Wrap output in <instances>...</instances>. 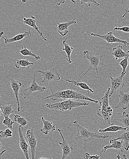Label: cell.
<instances>
[{
	"mask_svg": "<svg viewBox=\"0 0 129 159\" xmlns=\"http://www.w3.org/2000/svg\"><path fill=\"white\" fill-rule=\"evenodd\" d=\"M51 94L48 96L46 98H42L44 99H49L53 101H56L59 99L68 100H76V101H87L93 102L95 104H97L99 102L97 100L91 99L89 96V93L87 92V94H84L77 91H74L71 88L70 89L61 91H56L53 92L52 89L51 88Z\"/></svg>",
	"mask_w": 129,
	"mask_h": 159,
	"instance_id": "cell-1",
	"label": "cell"
},
{
	"mask_svg": "<svg viewBox=\"0 0 129 159\" xmlns=\"http://www.w3.org/2000/svg\"><path fill=\"white\" fill-rule=\"evenodd\" d=\"M73 124L77 130V134L74 137L75 141L81 140L84 142H90L94 139H104L109 138V136L94 133L90 129L83 127L79 124L78 120L73 121Z\"/></svg>",
	"mask_w": 129,
	"mask_h": 159,
	"instance_id": "cell-2",
	"label": "cell"
},
{
	"mask_svg": "<svg viewBox=\"0 0 129 159\" xmlns=\"http://www.w3.org/2000/svg\"><path fill=\"white\" fill-rule=\"evenodd\" d=\"M110 91V88H109L104 96L101 98V101L99 102L101 108L97 110V115L103 120L105 123L111 125H113V123H111V117L113 114V110L109 103V96Z\"/></svg>",
	"mask_w": 129,
	"mask_h": 159,
	"instance_id": "cell-3",
	"label": "cell"
},
{
	"mask_svg": "<svg viewBox=\"0 0 129 159\" xmlns=\"http://www.w3.org/2000/svg\"><path fill=\"white\" fill-rule=\"evenodd\" d=\"M89 105V103L84 101L82 102L72 99H68L62 102L54 103H46V107L51 110H59L64 112L72 111L73 109L78 107L88 106Z\"/></svg>",
	"mask_w": 129,
	"mask_h": 159,
	"instance_id": "cell-4",
	"label": "cell"
},
{
	"mask_svg": "<svg viewBox=\"0 0 129 159\" xmlns=\"http://www.w3.org/2000/svg\"><path fill=\"white\" fill-rule=\"evenodd\" d=\"M82 54L84 59H87L88 60L90 65L89 67L82 76H85L88 72L93 70H95L96 73L99 75L98 67L100 66H104L105 65V64L103 63L102 61L103 56L98 53H95L87 50L84 51Z\"/></svg>",
	"mask_w": 129,
	"mask_h": 159,
	"instance_id": "cell-5",
	"label": "cell"
},
{
	"mask_svg": "<svg viewBox=\"0 0 129 159\" xmlns=\"http://www.w3.org/2000/svg\"><path fill=\"white\" fill-rule=\"evenodd\" d=\"M35 74L40 73L43 77V79L40 81L44 84H51L59 81L61 79V75L56 69H50L48 71L38 70L35 73Z\"/></svg>",
	"mask_w": 129,
	"mask_h": 159,
	"instance_id": "cell-6",
	"label": "cell"
},
{
	"mask_svg": "<svg viewBox=\"0 0 129 159\" xmlns=\"http://www.w3.org/2000/svg\"><path fill=\"white\" fill-rule=\"evenodd\" d=\"M91 35L92 36H96V37H100L102 38L103 40L105 41L108 44H112L113 43H122L125 45L129 47V43L127 41L125 40H121L117 38L116 36L113 35L112 32H109L107 33L105 35H100L94 33H91Z\"/></svg>",
	"mask_w": 129,
	"mask_h": 159,
	"instance_id": "cell-7",
	"label": "cell"
},
{
	"mask_svg": "<svg viewBox=\"0 0 129 159\" xmlns=\"http://www.w3.org/2000/svg\"><path fill=\"white\" fill-rule=\"evenodd\" d=\"M34 128L35 127H33L31 129L27 130L26 134V137L30 147L31 159H35V152L37 143V139L34 134Z\"/></svg>",
	"mask_w": 129,
	"mask_h": 159,
	"instance_id": "cell-8",
	"label": "cell"
},
{
	"mask_svg": "<svg viewBox=\"0 0 129 159\" xmlns=\"http://www.w3.org/2000/svg\"><path fill=\"white\" fill-rule=\"evenodd\" d=\"M35 73L33 74V79L30 85L24 90V99H25L29 96L35 92L38 93H43L44 91L47 89V88L45 87H41L38 85L35 81Z\"/></svg>",
	"mask_w": 129,
	"mask_h": 159,
	"instance_id": "cell-9",
	"label": "cell"
},
{
	"mask_svg": "<svg viewBox=\"0 0 129 159\" xmlns=\"http://www.w3.org/2000/svg\"><path fill=\"white\" fill-rule=\"evenodd\" d=\"M125 75H121L118 77L113 78L110 77V78L111 93L109 94V98L111 97L114 93L118 90H121L122 88H125V85L123 81V77Z\"/></svg>",
	"mask_w": 129,
	"mask_h": 159,
	"instance_id": "cell-10",
	"label": "cell"
},
{
	"mask_svg": "<svg viewBox=\"0 0 129 159\" xmlns=\"http://www.w3.org/2000/svg\"><path fill=\"white\" fill-rule=\"evenodd\" d=\"M59 134L62 139V142H59V144L61 147L63 151L62 158L61 159H65L70 155L73 150V148L72 147L69 143L66 140L62 134V131L60 129H58Z\"/></svg>",
	"mask_w": 129,
	"mask_h": 159,
	"instance_id": "cell-11",
	"label": "cell"
},
{
	"mask_svg": "<svg viewBox=\"0 0 129 159\" xmlns=\"http://www.w3.org/2000/svg\"><path fill=\"white\" fill-rule=\"evenodd\" d=\"M24 128L21 125H20L18 128L19 131V138H20V147L26 159H29V146L27 143L23 135V131Z\"/></svg>",
	"mask_w": 129,
	"mask_h": 159,
	"instance_id": "cell-12",
	"label": "cell"
},
{
	"mask_svg": "<svg viewBox=\"0 0 129 159\" xmlns=\"http://www.w3.org/2000/svg\"><path fill=\"white\" fill-rule=\"evenodd\" d=\"M119 101L117 105L114 107V109L122 108L124 111L129 108V92L125 93L122 90L119 92L118 95Z\"/></svg>",
	"mask_w": 129,
	"mask_h": 159,
	"instance_id": "cell-13",
	"label": "cell"
},
{
	"mask_svg": "<svg viewBox=\"0 0 129 159\" xmlns=\"http://www.w3.org/2000/svg\"><path fill=\"white\" fill-rule=\"evenodd\" d=\"M109 145H107L104 146L103 150L101 153H105L107 150L109 149H117L119 151V154L123 152L122 149L123 147V142L121 140H115L114 138H112L109 140Z\"/></svg>",
	"mask_w": 129,
	"mask_h": 159,
	"instance_id": "cell-14",
	"label": "cell"
},
{
	"mask_svg": "<svg viewBox=\"0 0 129 159\" xmlns=\"http://www.w3.org/2000/svg\"><path fill=\"white\" fill-rule=\"evenodd\" d=\"M10 84H11V88L14 93V96L16 98V101H17V105H18V109L17 111L18 112L21 111V110L24 107H20V101H19V94L20 92V89L22 86V83L18 80H15L13 78H11L10 79Z\"/></svg>",
	"mask_w": 129,
	"mask_h": 159,
	"instance_id": "cell-15",
	"label": "cell"
},
{
	"mask_svg": "<svg viewBox=\"0 0 129 159\" xmlns=\"http://www.w3.org/2000/svg\"><path fill=\"white\" fill-rule=\"evenodd\" d=\"M57 30L58 32L62 36H65L68 34V29L70 26L73 25H75L77 24L75 19H73L69 21L66 23H59L57 22Z\"/></svg>",
	"mask_w": 129,
	"mask_h": 159,
	"instance_id": "cell-16",
	"label": "cell"
},
{
	"mask_svg": "<svg viewBox=\"0 0 129 159\" xmlns=\"http://www.w3.org/2000/svg\"><path fill=\"white\" fill-rule=\"evenodd\" d=\"M42 120L43 124V126L40 129L41 133L45 135H47L49 133H53L56 131V126L52 121L46 120L43 116L42 117Z\"/></svg>",
	"mask_w": 129,
	"mask_h": 159,
	"instance_id": "cell-17",
	"label": "cell"
},
{
	"mask_svg": "<svg viewBox=\"0 0 129 159\" xmlns=\"http://www.w3.org/2000/svg\"><path fill=\"white\" fill-rule=\"evenodd\" d=\"M23 23L26 25H27L35 30L39 33L40 36H41L45 41L46 42L47 41V39L45 38L43 33L39 30V28L36 25V18L34 16L31 15L29 18H23Z\"/></svg>",
	"mask_w": 129,
	"mask_h": 159,
	"instance_id": "cell-18",
	"label": "cell"
},
{
	"mask_svg": "<svg viewBox=\"0 0 129 159\" xmlns=\"http://www.w3.org/2000/svg\"><path fill=\"white\" fill-rule=\"evenodd\" d=\"M31 35L32 34H31V31L30 30H29L25 31L24 33L17 34L11 38H7L4 37V36H3L2 37L3 38L5 44H7L12 43L21 41L27 36H31Z\"/></svg>",
	"mask_w": 129,
	"mask_h": 159,
	"instance_id": "cell-19",
	"label": "cell"
},
{
	"mask_svg": "<svg viewBox=\"0 0 129 159\" xmlns=\"http://www.w3.org/2000/svg\"><path fill=\"white\" fill-rule=\"evenodd\" d=\"M128 54V52H126L124 51L123 47L121 45L114 47L113 48L112 55L115 57L116 60H118V59L124 58L127 56Z\"/></svg>",
	"mask_w": 129,
	"mask_h": 159,
	"instance_id": "cell-20",
	"label": "cell"
},
{
	"mask_svg": "<svg viewBox=\"0 0 129 159\" xmlns=\"http://www.w3.org/2000/svg\"><path fill=\"white\" fill-rule=\"evenodd\" d=\"M65 81L68 82L69 83H70L71 85H73V86L75 87H79V88H81L82 89L84 90H86L88 91V92H90L91 93H94V91L92 89H91L87 84L85 82H83L82 81V80H70L65 79L63 78V79Z\"/></svg>",
	"mask_w": 129,
	"mask_h": 159,
	"instance_id": "cell-21",
	"label": "cell"
},
{
	"mask_svg": "<svg viewBox=\"0 0 129 159\" xmlns=\"http://www.w3.org/2000/svg\"><path fill=\"white\" fill-rule=\"evenodd\" d=\"M127 128L123 126H118V125H111L109 127H107L104 129H99L98 132L100 133H115L118 131H126Z\"/></svg>",
	"mask_w": 129,
	"mask_h": 159,
	"instance_id": "cell-22",
	"label": "cell"
},
{
	"mask_svg": "<svg viewBox=\"0 0 129 159\" xmlns=\"http://www.w3.org/2000/svg\"><path fill=\"white\" fill-rule=\"evenodd\" d=\"M115 140H121L123 142V147L126 151H128L129 150V131L126 132L124 131V133L120 135L119 137Z\"/></svg>",
	"mask_w": 129,
	"mask_h": 159,
	"instance_id": "cell-23",
	"label": "cell"
},
{
	"mask_svg": "<svg viewBox=\"0 0 129 159\" xmlns=\"http://www.w3.org/2000/svg\"><path fill=\"white\" fill-rule=\"evenodd\" d=\"M67 38H65L64 40L63 41V44L64 45V48H63V51H64L66 53L67 58L66 60L68 62L69 64H72V61L71 59L72 52L73 50V48L71 47L67 43Z\"/></svg>",
	"mask_w": 129,
	"mask_h": 159,
	"instance_id": "cell-24",
	"label": "cell"
},
{
	"mask_svg": "<svg viewBox=\"0 0 129 159\" xmlns=\"http://www.w3.org/2000/svg\"><path fill=\"white\" fill-rule=\"evenodd\" d=\"M14 105L12 104H8V105H4L3 104H1V110H2V116L5 117H9L10 115L13 114L14 113L13 111V106Z\"/></svg>",
	"mask_w": 129,
	"mask_h": 159,
	"instance_id": "cell-25",
	"label": "cell"
},
{
	"mask_svg": "<svg viewBox=\"0 0 129 159\" xmlns=\"http://www.w3.org/2000/svg\"><path fill=\"white\" fill-rule=\"evenodd\" d=\"M34 63L30 62L28 59H17L15 63V66L17 69L20 67L25 68L29 67L30 66H33Z\"/></svg>",
	"mask_w": 129,
	"mask_h": 159,
	"instance_id": "cell-26",
	"label": "cell"
},
{
	"mask_svg": "<svg viewBox=\"0 0 129 159\" xmlns=\"http://www.w3.org/2000/svg\"><path fill=\"white\" fill-rule=\"evenodd\" d=\"M18 52L21 53L22 55L24 56H31L35 58L36 60H39L41 59V57L35 54L33 52L30 50L28 49L25 46L22 47L21 50L18 51Z\"/></svg>",
	"mask_w": 129,
	"mask_h": 159,
	"instance_id": "cell-27",
	"label": "cell"
},
{
	"mask_svg": "<svg viewBox=\"0 0 129 159\" xmlns=\"http://www.w3.org/2000/svg\"><path fill=\"white\" fill-rule=\"evenodd\" d=\"M128 54L127 56L124 58L122 61L118 63V65L122 67V72H121V75H126L127 74V68L129 65V50L128 51Z\"/></svg>",
	"mask_w": 129,
	"mask_h": 159,
	"instance_id": "cell-28",
	"label": "cell"
},
{
	"mask_svg": "<svg viewBox=\"0 0 129 159\" xmlns=\"http://www.w3.org/2000/svg\"><path fill=\"white\" fill-rule=\"evenodd\" d=\"M116 120L121 122L124 125V127L129 130V114L124 112L122 114V117L119 119H116Z\"/></svg>",
	"mask_w": 129,
	"mask_h": 159,
	"instance_id": "cell-29",
	"label": "cell"
},
{
	"mask_svg": "<svg viewBox=\"0 0 129 159\" xmlns=\"http://www.w3.org/2000/svg\"><path fill=\"white\" fill-rule=\"evenodd\" d=\"M14 120L15 122L20 124V125H21L23 127L26 126L28 123V121L24 118L19 115H14Z\"/></svg>",
	"mask_w": 129,
	"mask_h": 159,
	"instance_id": "cell-30",
	"label": "cell"
},
{
	"mask_svg": "<svg viewBox=\"0 0 129 159\" xmlns=\"http://www.w3.org/2000/svg\"><path fill=\"white\" fill-rule=\"evenodd\" d=\"M12 136V132L11 129H7L0 131V139H6L11 138Z\"/></svg>",
	"mask_w": 129,
	"mask_h": 159,
	"instance_id": "cell-31",
	"label": "cell"
},
{
	"mask_svg": "<svg viewBox=\"0 0 129 159\" xmlns=\"http://www.w3.org/2000/svg\"><path fill=\"white\" fill-rule=\"evenodd\" d=\"M14 123V121H12L11 119L7 117H5L4 120L2 121V124L11 130H12V126Z\"/></svg>",
	"mask_w": 129,
	"mask_h": 159,
	"instance_id": "cell-32",
	"label": "cell"
},
{
	"mask_svg": "<svg viewBox=\"0 0 129 159\" xmlns=\"http://www.w3.org/2000/svg\"><path fill=\"white\" fill-rule=\"evenodd\" d=\"M75 1H77V0H75ZM80 1L81 2H80V4L81 5L87 4V7H91V3L94 4L96 6L100 7H101V5L97 3L96 0H80Z\"/></svg>",
	"mask_w": 129,
	"mask_h": 159,
	"instance_id": "cell-33",
	"label": "cell"
},
{
	"mask_svg": "<svg viewBox=\"0 0 129 159\" xmlns=\"http://www.w3.org/2000/svg\"><path fill=\"white\" fill-rule=\"evenodd\" d=\"M101 156L99 155H91L88 153H86L83 155V158L84 159H100Z\"/></svg>",
	"mask_w": 129,
	"mask_h": 159,
	"instance_id": "cell-34",
	"label": "cell"
},
{
	"mask_svg": "<svg viewBox=\"0 0 129 159\" xmlns=\"http://www.w3.org/2000/svg\"><path fill=\"white\" fill-rule=\"evenodd\" d=\"M115 27L113 29V30L115 31H121L126 33H129V27L124 26L122 27H118L116 25H115Z\"/></svg>",
	"mask_w": 129,
	"mask_h": 159,
	"instance_id": "cell-35",
	"label": "cell"
},
{
	"mask_svg": "<svg viewBox=\"0 0 129 159\" xmlns=\"http://www.w3.org/2000/svg\"><path fill=\"white\" fill-rule=\"evenodd\" d=\"M66 1H67V0H59L58 3H57V5L59 6H60L61 4H64ZM69 1H70L71 2H72L74 4H75V1H74V0H69Z\"/></svg>",
	"mask_w": 129,
	"mask_h": 159,
	"instance_id": "cell-36",
	"label": "cell"
},
{
	"mask_svg": "<svg viewBox=\"0 0 129 159\" xmlns=\"http://www.w3.org/2000/svg\"><path fill=\"white\" fill-rule=\"evenodd\" d=\"M4 150V149L3 146L2 144L0 141V153L3 151Z\"/></svg>",
	"mask_w": 129,
	"mask_h": 159,
	"instance_id": "cell-37",
	"label": "cell"
},
{
	"mask_svg": "<svg viewBox=\"0 0 129 159\" xmlns=\"http://www.w3.org/2000/svg\"><path fill=\"white\" fill-rule=\"evenodd\" d=\"M129 12V6L128 7V8L127 10V11H126V12H125V13H124V15L122 16V18H125V17H126V15H127V14H128Z\"/></svg>",
	"mask_w": 129,
	"mask_h": 159,
	"instance_id": "cell-38",
	"label": "cell"
},
{
	"mask_svg": "<svg viewBox=\"0 0 129 159\" xmlns=\"http://www.w3.org/2000/svg\"><path fill=\"white\" fill-rule=\"evenodd\" d=\"M1 95H0V117L1 116H2V110H1Z\"/></svg>",
	"mask_w": 129,
	"mask_h": 159,
	"instance_id": "cell-39",
	"label": "cell"
},
{
	"mask_svg": "<svg viewBox=\"0 0 129 159\" xmlns=\"http://www.w3.org/2000/svg\"><path fill=\"white\" fill-rule=\"evenodd\" d=\"M4 34V32L3 31H1L0 32V40H1V38L3 36Z\"/></svg>",
	"mask_w": 129,
	"mask_h": 159,
	"instance_id": "cell-40",
	"label": "cell"
},
{
	"mask_svg": "<svg viewBox=\"0 0 129 159\" xmlns=\"http://www.w3.org/2000/svg\"><path fill=\"white\" fill-rule=\"evenodd\" d=\"M6 150H4L3 151H2V152H1V153H0V158H1V157H2V155H3V154H4V153H5V152H6Z\"/></svg>",
	"mask_w": 129,
	"mask_h": 159,
	"instance_id": "cell-41",
	"label": "cell"
},
{
	"mask_svg": "<svg viewBox=\"0 0 129 159\" xmlns=\"http://www.w3.org/2000/svg\"><path fill=\"white\" fill-rule=\"evenodd\" d=\"M123 158L125 159H128L127 158V156H126V155H125V154H123Z\"/></svg>",
	"mask_w": 129,
	"mask_h": 159,
	"instance_id": "cell-42",
	"label": "cell"
},
{
	"mask_svg": "<svg viewBox=\"0 0 129 159\" xmlns=\"http://www.w3.org/2000/svg\"><path fill=\"white\" fill-rule=\"evenodd\" d=\"M39 159H53L51 158V157H49V158L42 157V158H39Z\"/></svg>",
	"mask_w": 129,
	"mask_h": 159,
	"instance_id": "cell-43",
	"label": "cell"
},
{
	"mask_svg": "<svg viewBox=\"0 0 129 159\" xmlns=\"http://www.w3.org/2000/svg\"><path fill=\"white\" fill-rule=\"evenodd\" d=\"M117 158L118 159H121V157H120V156L119 155H117Z\"/></svg>",
	"mask_w": 129,
	"mask_h": 159,
	"instance_id": "cell-44",
	"label": "cell"
},
{
	"mask_svg": "<svg viewBox=\"0 0 129 159\" xmlns=\"http://www.w3.org/2000/svg\"><path fill=\"white\" fill-rule=\"evenodd\" d=\"M21 2H22L23 3H26V0H21Z\"/></svg>",
	"mask_w": 129,
	"mask_h": 159,
	"instance_id": "cell-45",
	"label": "cell"
},
{
	"mask_svg": "<svg viewBox=\"0 0 129 159\" xmlns=\"http://www.w3.org/2000/svg\"><path fill=\"white\" fill-rule=\"evenodd\" d=\"M123 1H124V0H122V2H123Z\"/></svg>",
	"mask_w": 129,
	"mask_h": 159,
	"instance_id": "cell-46",
	"label": "cell"
},
{
	"mask_svg": "<svg viewBox=\"0 0 129 159\" xmlns=\"http://www.w3.org/2000/svg\"><path fill=\"white\" fill-rule=\"evenodd\" d=\"M128 159H129V158Z\"/></svg>",
	"mask_w": 129,
	"mask_h": 159,
	"instance_id": "cell-47",
	"label": "cell"
}]
</instances>
